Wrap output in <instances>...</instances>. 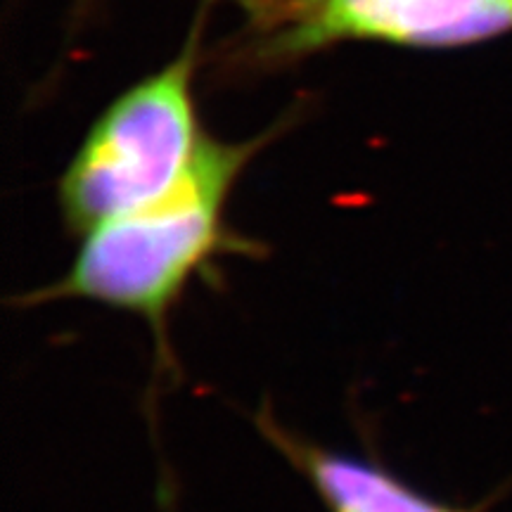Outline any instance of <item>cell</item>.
I'll use <instances>...</instances> for the list:
<instances>
[{"label": "cell", "mask_w": 512, "mask_h": 512, "mask_svg": "<svg viewBox=\"0 0 512 512\" xmlns=\"http://www.w3.org/2000/svg\"><path fill=\"white\" fill-rule=\"evenodd\" d=\"M209 0L169 64L140 79L93 121L57 181V207L72 238L162 200L188 174L207 138L192 83Z\"/></svg>", "instance_id": "7a4b0ae2"}, {"label": "cell", "mask_w": 512, "mask_h": 512, "mask_svg": "<svg viewBox=\"0 0 512 512\" xmlns=\"http://www.w3.org/2000/svg\"><path fill=\"white\" fill-rule=\"evenodd\" d=\"M254 425L309 482L328 512H475L437 501L375 458L320 446L292 432L268 408L254 415Z\"/></svg>", "instance_id": "277c9868"}, {"label": "cell", "mask_w": 512, "mask_h": 512, "mask_svg": "<svg viewBox=\"0 0 512 512\" xmlns=\"http://www.w3.org/2000/svg\"><path fill=\"white\" fill-rule=\"evenodd\" d=\"M287 128V119L259 136L228 143L204 138L190 171L147 207L102 223L79 238V252L60 278L17 299V306L93 302L143 318L159 368H174L169 320L190 283L221 256H252L264 245L228 223V202L249 162Z\"/></svg>", "instance_id": "6da1fadb"}, {"label": "cell", "mask_w": 512, "mask_h": 512, "mask_svg": "<svg viewBox=\"0 0 512 512\" xmlns=\"http://www.w3.org/2000/svg\"><path fill=\"white\" fill-rule=\"evenodd\" d=\"M240 24L211 53L221 79L290 69L342 43L453 50L512 34V0H238Z\"/></svg>", "instance_id": "3957f363"}]
</instances>
